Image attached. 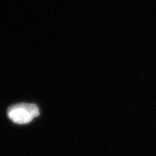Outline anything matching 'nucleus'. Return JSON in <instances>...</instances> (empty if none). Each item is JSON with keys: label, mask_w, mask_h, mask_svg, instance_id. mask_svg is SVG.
Returning a JSON list of instances; mask_svg holds the SVG:
<instances>
[{"label": "nucleus", "mask_w": 156, "mask_h": 156, "mask_svg": "<svg viewBox=\"0 0 156 156\" xmlns=\"http://www.w3.org/2000/svg\"><path fill=\"white\" fill-rule=\"evenodd\" d=\"M39 108L34 104H18L9 108L7 115L14 123L26 124L39 115Z\"/></svg>", "instance_id": "nucleus-1"}]
</instances>
